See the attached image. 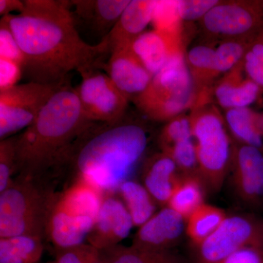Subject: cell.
Instances as JSON below:
<instances>
[{"label": "cell", "instance_id": "e0dca14e", "mask_svg": "<svg viewBox=\"0 0 263 263\" xmlns=\"http://www.w3.org/2000/svg\"><path fill=\"white\" fill-rule=\"evenodd\" d=\"M180 173L174 160L161 152L148 157L143 165L141 183L157 205L167 206Z\"/></svg>", "mask_w": 263, "mask_h": 263}, {"label": "cell", "instance_id": "60d3db41", "mask_svg": "<svg viewBox=\"0 0 263 263\" xmlns=\"http://www.w3.org/2000/svg\"><path fill=\"white\" fill-rule=\"evenodd\" d=\"M48 263H56L55 262H48Z\"/></svg>", "mask_w": 263, "mask_h": 263}, {"label": "cell", "instance_id": "cb8c5ba5", "mask_svg": "<svg viewBox=\"0 0 263 263\" xmlns=\"http://www.w3.org/2000/svg\"><path fill=\"white\" fill-rule=\"evenodd\" d=\"M103 263H189L171 251H152L119 245L100 251Z\"/></svg>", "mask_w": 263, "mask_h": 263}, {"label": "cell", "instance_id": "74e56055", "mask_svg": "<svg viewBox=\"0 0 263 263\" xmlns=\"http://www.w3.org/2000/svg\"><path fill=\"white\" fill-rule=\"evenodd\" d=\"M25 8V3L20 0H0V15L2 17L13 14V12L22 13Z\"/></svg>", "mask_w": 263, "mask_h": 263}, {"label": "cell", "instance_id": "836d02e7", "mask_svg": "<svg viewBox=\"0 0 263 263\" xmlns=\"http://www.w3.org/2000/svg\"><path fill=\"white\" fill-rule=\"evenodd\" d=\"M23 76L22 65L11 60L0 59V91L18 85Z\"/></svg>", "mask_w": 263, "mask_h": 263}, {"label": "cell", "instance_id": "5b68a950", "mask_svg": "<svg viewBox=\"0 0 263 263\" xmlns=\"http://www.w3.org/2000/svg\"><path fill=\"white\" fill-rule=\"evenodd\" d=\"M76 179L57 194L48 219L46 238L55 248L85 243L105 196L91 183L81 178Z\"/></svg>", "mask_w": 263, "mask_h": 263}, {"label": "cell", "instance_id": "484cf974", "mask_svg": "<svg viewBox=\"0 0 263 263\" xmlns=\"http://www.w3.org/2000/svg\"><path fill=\"white\" fill-rule=\"evenodd\" d=\"M224 210L209 204L197 208L186 220V234L195 248L219 229L227 217Z\"/></svg>", "mask_w": 263, "mask_h": 263}, {"label": "cell", "instance_id": "603a6c76", "mask_svg": "<svg viewBox=\"0 0 263 263\" xmlns=\"http://www.w3.org/2000/svg\"><path fill=\"white\" fill-rule=\"evenodd\" d=\"M205 188L200 176L180 174L167 206L187 220L197 208L205 203Z\"/></svg>", "mask_w": 263, "mask_h": 263}, {"label": "cell", "instance_id": "277c9868", "mask_svg": "<svg viewBox=\"0 0 263 263\" xmlns=\"http://www.w3.org/2000/svg\"><path fill=\"white\" fill-rule=\"evenodd\" d=\"M57 194L44 179L17 176L0 193V238L32 235L46 238Z\"/></svg>", "mask_w": 263, "mask_h": 263}, {"label": "cell", "instance_id": "4dcf8cb0", "mask_svg": "<svg viewBox=\"0 0 263 263\" xmlns=\"http://www.w3.org/2000/svg\"><path fill=\"white\" fill-rule=\"evenodd\" d=\"M17 174L15 136L0 141V193L13 183Z\"/></svg>", "mask_w": 263, "mask_h": 263}, {"label": "cell", "instance_id": "4316f807", "mask_svg": "<svg viewBox=\"0 0 263 263\" xmlns=\"http://www.w3.org/2000/svg\"><path fill=\"white\" fill-rule=\"evenodd\" d=\"M185 57L195 94L198 91L197 98L217 78L214 69L215 48L209 45H197L190 48Z\"/></svg>", "mask_w": 263, "mask_h": 263}, {"label": "cell", "instance_id": "52a82bcc", "mask_svg": "<svg viewBox=\"0 0 263 263\" xmlns=\"http://www.w3.org/2000/svg\"><path fill=\"white\" fill-rule=\"evenodd\" d=\"M197 96L183 51L154 76L148 89L133 103L148 119L168 122L195 105Z\"/></svg>", "mask_w": 263, "mask_h": 263}, {"label": "cell", "instance_id": "1f68e13d", "mask_svg": "<svg viewBox=\"0 0 263 263\" xmlns=\"http://www.w3.org/2000/svg\"><path fill=\"white\" fill-rule=\"evenodd\" d=\"M0 59L17 62L22 67L25 62L23 51L4 17L0 21Z\"/></svg>", "mask_w": 263, "mask_h": 263}, {"label": "cell", "instance_id": "44dd1931", "mask_svg": "<svg viewBox=\"0 0 263 263\" xmlns=\"http://www.w3.org/2000/svg\"><path fill=\"white\" fill-rule=\"evenodd\" d=\"M224 119L237 142L263 152V133L259 112L249 108L229 109L226 111Z\"/></svg>", "mask_w": 263, "mask_h": 263}, {"label": "cell", "instance_id": "6da1fadb", "mask_svg": "<svg viewBox=\"0 0 263 263\" xmlns=\"http://www.w3.org/2000/svg\"><path fill=\"white\" fill-rule=\"evenodd\" d=\"M22 13L4 16L14 34L25 62L29 81L61 86L72 71L79 73L104 67L110 54L105 40L85 42L79 34L67 0H24Z\"/></svg>", "mask_w": 263, "mask_h": 263}, {"label": "cell", "instance_id": "8d00e7d4", "mask_svg": "<svg viewBox=\"0 0 263 263\" xmlns=\"http://www.w3.org/2000/svg\"><path fill=\"white\" fill-rule=\"evenodd\" d=\"M66 248H55L54 257L56 263H83L84 245Z\"/></svg>", "mask_w": 263, "mask_h": 263}, {"label": "cell", "instance_id": "9a60e30c", "mask_svg": "<svg viewBox=\"0 0 263 263\" xmlns=\"http://www.w3.org/2000/svg\"><path fill=\"white\" fill-rule=\"evenodd\" d=\"M104 67L118 89L129 101L134 102L141 96L154 77L132 51L129 45L114 48Z\"/></svg>", "mask_w": 263, "mask_h": 263}, {"label": "cell", "instance_id": "2e32d148", "mask_svg": "<svg viewBox=\"0 0 263 263\" xmlns=\"http://www.w3.org/2000/svg\"><path fill=\"white\" fill-rule=\"evenodd\" d=\"M129 3L130 0H73L70 8L76 25L85 26L103 41Z\"/></svg>", "mask_w": 263, "mask_h": 263}, {"label": "cell", "instance_id": "f546056e", "mask_svg": "<svg viewBox=\"0 0 263 263\" xmlns=\"http://www.w3.org/2000/svg\"><path fill=\"white\" fill-rule=\"evenodd\" d=\"M193 138L190 118L181 114L168 121L162 128L159 136V145L162 152H164L180 141Z\"/></svg>", "mask_w": 263, "mask_h": 263}, {"label": "cell", "instance_id": "ab89813d", "mask_svg": "<svg viewBox=\"0 0 263 263\" xmlns=\"http://www.w3.org/2000/svg\"><path fill=\"white\" fill-rule=\"evenodd\" d=\"M257 39H259V41H262L263 42V32H261L260 34H259L257 37Z\"/></svg>", "mask_w": 263, "mask_h": 263}, {"label": "cell", "instance_id": "4fadbf2b", "mask_svg": "<svg viewBox=\"0 0 263 263\" xmlns=\"http://www.w3.org/2000/svg\"><path fill=\"white\" fill-rule=\"evenodd\" d=\"M134 224L127 208L117 194H106L86 243L99 250L111 248L127 238Z\"/></svg>", "mask_w": 263, "mask_h": 263}, {"label": "cell", "instance_id": "7a4b0ae2", "mask_svg": "<svg viewBox=\"0 0 263 263\" xmlns=\"http://www.w3.org/2000/svg\"><path fill=\"white\" fill-rule=\"evenodd\" d=\"M148 136L141 123L127 115L115 123L92 122L76 139L63 169L105 195L117 194L146 152Z\"/></svg>", "mask_w": 263, "mask_h": 263}, {"label": "cell", "instance_id": "9c48e42d", "mask_svg": "<svg viewBox=\"0 0 263 263\" xmlns=\"http://www.w3.org/2000/svg\"><path fill=\"white\" fill-rule=\"evenodd\" d=\"M62 86L28 81L0 91V140L29 127Z\"/></svg>", "mask_w": 263, "mask_h": 263}, {"label": "cell", "instance_id": "d6986e66", "mask_svg": "<svg viewBox=\"0 0 263 263\" xmlns=\"http://www.w3.org/2000/svg\"><path fill=\"white\" fill-rule=\"evenodd\" d=\"M155 0H133L121 15L117 24L106 37L110 53L118 46H129L145 32L152 23Z\"/></svg>", "mask_w": 263, "mask_h": 263}, {"label": "cell", "instance_id": "e575fe53", "mask_svg": "<svg viewBox=\"0 0 263 263\" xmlns=\"http://www.w3.org/2000/svg\"><path fill=\"white\" fill-rule=\"evenodd\" d=\"M242 65L246 76L263 89V62L257 60L248 48Z\"/></svg>", "mask_w": 263, "mask_h": 263}, {"label": "cell", "instance_id": "30bf717a", "mask_svg": "<svg viewBox=\"0 0 263 263\" xmlns=\"http://www.w3.org/2000/svg\"><path fill=\"white\" fill-rule=\"evenodd\" d=\"M76 88L85 117L91 122L115 123L127 115L129 100L106 72L91 69L81 73Z\"/></svg>", "mask_w": 263, "mask_h": 263}, {"label": "cell", "instance_id": "d4e9b609", "mask_svg": "<svg viewBox=\"0 0 263 263\" xmlns=\"http://www.w3.org/2000/svg\"><path fill=\"white\" fill-rule=\"evenodd\" d=\"M43 238L32 235L0 238V263H39Z\"/></svg>", "mask_w": 263, "mask_h": 263}, {"label": "cell", "instance_id": "ba28073f", "mask_svg": "<svg viewBox=\"0 0 263 263\" xmlns=\"http://www.w3.org/2000/svg\"><path fill=\"white\" fill-rule=\"evenodd\" d=\"M246 248L263 251V218L252 214L227 216L222 224L197 249V263H217Z\"/></svg>", "mask_w": 263, "mask_h": 263}, {"label": "cell", "instance_id": "8992f818", "mask_svg": "<svg viewBox=\"0 0 263 263\" xmlns=\"http://www.w3.org/2000/svg\"><path fill=\"white\" fill-rule=\"evenodd\" d=\"M199 173L205 187L217 192L229 171L233 142L226 119L214 106L196 104L190 116Z\"/></svg>", "mask_w": 263, "mask_h": 263}, {"label": "cell", "instance_id": "d590c367", "mask_svg": "<svg viewBox=\"0 0 263 263\" xmlns=\"http://www.w3.org/2000/svg\"><path fill=\"white\" fill-rule=\"evenodd\" d=\"M217 263H263V251L254 248L241 249Z\"/></svg>", "mask_w": 263, "mask_h": 263}, {"label": "cell", "instance_id": "7402d4cb", "mask_svg": "<svg viewBox=\"0 0 263 263\" xmlns=\"http://www.w3.org/2000/svg\"><path fill=\"white\" fill-rule=\"evenodd\" d=\"M117 195L127 208L134 227L140 228L157 212V204L141 183L128 179L120 185Z\"/></svg>", "mask_w": 263, "mask_h": 263}, {"label": "cell", "instance_id": "7c38bea8", "mask_svg": "<svg viewBox=\"0 0 263 263\" xmlns=\"http://www.w3.org/2000/svg\"><path fill=\"white\" fill-rule=\"evenodd\" d=\"M230 171L235 194L248 206L263 208V152L233 142Z\"/></svg>", "mask_w": 263, "mask_h": 263}, {"label": "cell", "instance_id": "8fae6325", "mask_svg": "<svg viewBox=\"0 0 263 263\" xmlns=\"http://www.w3.org/2000/svg\"><path fill=\"white\" fill-rule=\"evenodd\" d=\"M200 21L211 35L254 39L263 32V1H219Z\"/></svg>", "mask_w": 263, "mask_h": 263}, {"label": "cell", "instance_id": "ac0fdd59", "mask_svg": "<svg viewBox=\"0 0 263 263\" xmlns=\"http://www.w3.org/2000/svg\"><path fill=\"white\" fill-rule=\"evenodd\" d=\"M129 48L143 65L155 76L174 56L182 51L181 38L158 31H145L129 44Z\"/></svg>", "mask_w": 263, "mask_h": 263}, {"label": "cell", "instance_id": "ffe728a7", "mask_svg": "<svg viewBox=\"0 0 263 263\" xmlns=\"http://www.w3.org/2000/svg\"><path fill=\"white\" fill-rule=\"evenodd\" d=\"M243 73L241 62L214 86V98L221 108L226 110L249 108L262 95V88L247 76L243 77Z\"/></svg>", "mask_w": 263, "mask_h": 263}, {"label": "cell", "instance_id": "3957f363", "mask_svg": "<svg viewBox=\"0 0 263 263\" xmlns=\"http://www.w3.org/2000/svg\"><path fill=\"white\" fill-rule=\"evenodd\" d=\"M91 122L85 117L76 88L60 86L34 122L15 136L17 174L44 179L62 171L76 139Z\"/></svg>", "mask_w": 263, "mask_h": 263}, {"label": "cell", "instance_id": "f35d334b", "mask_svg": "<svg viewBox=\"0 0 263 263\" xmlns=\"http://www.w3.org/2000/svg\"><path fill=\"white\" fill-rule=\"evenodd\" d=\"M83 263H103L100 251L89 243H85Z\"/></svg>", "mask_w": 263, "mask_h": 263}, {"label": "cell", "instance_id": "f1b7e54d", "mask_svg": "<svg viewBox=\"0 0 263 263\" xmlns=\"http://www.w3.org/2000/svg\"><path fill=\"white\" fill-rule=\"evenodd\" d=\"M179 0L156 1L152 23L154 29L172 37L181 38Z\"/></svg>", "mask_w": 263, "mask_h": 263}, {"label": "cell", "instance_id": "d6a6232c", "mask_svg": "<svg viewBox=\"0 0 263 263\" xmlns=\"http://www.w3.org/2000/svg\"><path fill=\"white\" fill-rule=\"evenodd\" d=\"M219 2V0H179L180 17L183 22L201 20Z\"/></svg>", "mask_w": 263, "mask_h": 263}, {"label": "cell", "instance_id": "5bb4252c", "mask_svg": "<svg viewBox=\"0 0 263 263\" xmlns=\"http://www.w3.org/2000/svg\"><path fill=\"white\" fill-rule=\"evenodd\" d=\"M186 219L168 206L162 208L138 228L132 246L152 251H171L186 233Z\"/></svg>", "mask_w": 263, "mask_h": 263}, {"label": "cell", "instance_id": "83f0119b", "mask_svg": "<svg viewBox=\"0 0 263 263\" xmlns=\"http://www.w3.org/2000/svg\"><path fill=\"white\" fill-rule=\"evenodd\" d=\"M254 39L224 40L215 48L214 69L216 77L228 73L243 61L247 50Z\"/></svg>", "mask_w": 263, "mask_h": 263}]
</instances>
